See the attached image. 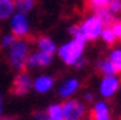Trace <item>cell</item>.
<instances>
[{"instance_id":"obj_12","label":"cell","mask_w":121,"mask_h":120,"mask_svg":"<svg viewBox=\"0 0 121 120\" xmlns=\"http://www.w3.org/2000/svg\"><path fill=\"white\" fill-rule=\"evenodd\" d=\"M95 71L99 74L101 77H104V75H114V74H117L112 62L110 61L107 56H102V58L97 59V62H95Z\"/></svg>"},{"instance_id":"obj_15","label":"cell","mask_w":121,"mask_h":120,"mask_svg":"<svg viewBox=\"0 0 121 120\" xmlns=\"http://www.w3.org/2000/svg\"><path fill=\"white\" fill-rule=\"evenodd\" d=\"M46 113L49 116V120H65L62 103H52V104H49L48 109H46Z\"/></svg>"},{"instance_id":"obj_16","label":"cell","mask_w":121,"mask_h":120,"mask_svg":"<svg viewBox=\"0 0 121 120\" xmlns=\"http://www.w3.org/2000/svg\"><path fill=\"white\" fill-rule=\"evenodd\" d=\"M94 13H95V14H98V18L104 22V25H105V26H111V25L117 20V14H115V13H112L108 7L98 9V10H95Z\"/></svg>"},{"instance_id":"obj_6","label":"cell","mask_w":121,"mask_h":120,"mask_svg":"<svg viewBox=\"0 0 121 120\" xmlns=\"http://www.w3.org/2000/svg\"><path fill=\"white\" fill-rule=\"evenodd\" d=\"M10 32L16 38H27L30 33V22L26 13L14 12L10 18Z\"/></svg>"},{"instance_id":"obj_23","label":"cell","mask_w":121,"mask_h":120,"mask_svg":"<svg viewBox=\"0 0 121 120\" xmlns=\"http://www.w3.org/2000/svg\"><path fill=\"white\" fill-rule=\"evenodd\" d=\"M111 29H112V32L115 33L117 39L121 41V20H115V22L111 25Z\"/></svg>"},{"instance_id":"obj_5","label":"cell","mask_w":121,"mask_h":120,"mask_svg":"<svg viewBox=\"0 0 121 120\" xmlns=\"http://www.w3.org/2000/svg\"><path fill=\"white\" fill-rule=\"evenodd\" d=\"M121 87V77L120 74H114V75H104L101 77L98 83V94L99 98L110 100L112 98Z\"/></svg>"},{"instance_id":"obj_17","label":"cell","mask_w":121,"mask_h":120,"mask_svg":"<svg viewBox=\"0 0 121 120\" xmlns=\"http://www.w3.org/2000/svg\"><path fill=\"white\" fill-rule=\"evenodd\" d=\"M99 39L105 43V45H108V46H114V45L117 43V36H115V33L112 32V29H111V26H105L104 29H102V32H101V35H99Z\"/></svg>"},{"instance_id":"obj_11","label":"cell","mask_w":121,"mask_h":120,"mask_svg":"<svg viewBox=\"0 0 121 120\" xmlns=\"http://www.w3.org/2000/svg\"><path fill=\"white\" fill-rule=\"evenodd\" d=\"M35 46L38 51H42L45 54H51V55L56 54V49H58V45L49 36H39L35 41Z\"/></svg>"},{"instance_id":"obj_21","label":"cell","mask_w":121,"mask_h":120,"mask_svg":"<svg viewBox=\"0 0 121 120\" xmlns=\"http://www.w3.org/2000/svg\"><path fill=\"white\" fill-rule=\"evenodd\" d=\"M82 101L85 104H92L95 101V94L92 91H84L82 93Z\"/></svg>"},{"instance_id":"obj_13","label":"cell","mask_w":121,"mask_h":120,"mask_svg":"<svg viewBox=\"0 0 121 120\" xmlns=\"http://www.w3.org/2000/svg\"><path fill=\"white\" fill-rule=\"evenodd\" d=\"M16 12L14 0H0V22L7 20Z\"/></svg>"},{"instance_id":"obj_9","label":"cell","mask_w":121,"mask_h":120,"mask_svg":"<svg viewBox=\"0 0 121 120\" xmlns=\"http://www.w3.org/2000/svg\"><path fill=\"white\" fill-rule=\"evenodd\" d=\"M53 62V55L45 54L42 51H35L29 54L26 59V69H38V68H46Z\"/></svg>"},{"instance_id":"obj_14","label":"cell","mask_w":121,"mask_h":120,"mask_svg":"<svg viewBox=\"0 0 121 120\" xmlns=\"http://www.w3.org/2000/svg\"><path fill=\"white\" fill-rule=\"evenodd\" d=\"M107 58L112 62L117 74H121V46H112L108 51Z\"/></svg>"},{"instance_id":"obj_8","label":"cell","mask_w":121,"mask_h":120,"mask_svg":"<svg viewBox=\"0 0 121 120\" xmlns=\"http://www.w3.org/2000/svg\"><path fill=\"white\" fill-rule=\"evenodd\" d=\"M81 85H82V83L78 77H68L58 85V90H56L58 97L60 100L72 98L75 94H78V91L81 90Z\"/></svg>"},{"instance_id":"obj_26","label":"cell","mask_w":121,"mask_h":120,"mask_svg":"<svg viewBox=\"0 0 121 120\" xmlns=\"http://www.w3.org/2000/svg\"><path fill=\"white\" fill-rule=\"evenodd\" d=\"M0 120H9V119H4V117H0Z\"/></svg>"},{"instance_id":"obj_1","label":"cell","mask_w":121,"mask_h":120,"mask_svg":"<svg viewBox=\"0 0 121 120\" xmlns=\"http://www.w3.org/2000/svg\"><path fill=\"white\" fill-rule=\"evenodd\" d=\"M86 43H88L86 41L71 38L69 41L64 42L62 45H59L58 49H56V55L59 58V61L66 67H73V64L79 58L84 56Z\"/></svg>"},{"instance_id":"obj_10","label":"cell","mask_w":121,"mask_h":120,"mask_svg":"<svg viewBox=\"0 0 121 120\" xmlns=\"http://www.w3.org/2000/svg\"><path fill=\"white\" fill-rule=\"evenodd\" d=\"M55 78L52 75H48V74H40V75L33 78V84L32 88L38 94H46L51 90L55 87Z\"/></svg>"},{"instance_id":"obj_27","label":"cell","mask_w":121,"mask_h":120,"mask_svg":"<svg viewBox=\"0 0 121 120\" xmlns=\"http://www.w3.org/2000/svg\"><path fill=\"white\" fill-rule=\"evenodd\" d=\"M120 3H121V0H120Z\"/></svg>"},{"instance_id":"obj_2","label":"cell","mask_w":121,"mask_h":120,"mask_svg":"<svg viewBox=\"0 0 121 120\" xmlns=\"http://www.w3.org/2000/svg\"><path fill=\"white\" fill-rule=\"evenodd\" d=\"M30 54V42L27 38H17L7 52V61L14 71L26 69V59Z\"/></svg>"},{"instance_id":"obj_22","label":"cell","mask_w":121,"mask_h":120,"mask_svg":"<svg viewBox=\"0 0 121 120\" xmlns=\"http://www.w3.org/2000/svg\"><path fill=\"white\" fill-rule=\"evenodd\" d=\"M33 120H49L46 110H36L33 111Z\"/></svg>"},{"instance_id":"obj_7","label":"cell","mask_w":121,"mask_h":120,"mask_svg":"<svg viewBox=\"0 0 121 120\" xmlns=\"http://www.w3.org/2000/svg\"><path fill=\"white\" fill-rule=\"evenodd\" d=\"M32 84H33V78L30 77V74L23 69V71H19L16 74V77L13 78V83H12V93L14 96H26L30 88H32Z\"/></svg>"},{"instance_id":"obj_3","label":"cell","mask_w":121,"mask_h":120,"mask_svg":"<svg viewBox=\"0 0 121 120\" xmlns=\"http://www.w3.org/2000/svg\"><path fill=\"white\" fill-rule=\"evenodd\" d=\"M78 28L81 33L86 38L88 42H95L99 39V35L102 32V29L105 28L104 22L98 18V14H95L94 12L85 16L79 23H78Z\"/></svg>"},{"instance_id":"obj_24","label":"cell","mask_w":121,"mask_h":120,"mask_svg":"<svg viewBox=\"0 0 121 120\" xmlns=\"http://www.w3.org/2000/svg\"><path fill=\"white\" fill-rule=\"evenodd\" d=\"M86 64H88V61H86V58L85 56H82V58H79L77 62L73 64V67L72 68H75V69H78V71H81V69H84L85 67H86Z\"/></svg>"},{"instance_id":"obj_20","label":"cell","mask_w":121,"mask_h":120,"mask_svg":"<svg viewBox=\"0 0 121 120\" xmlns=\"http://www.w3.org/2000/svg\"><path fill=\"white\" fill-rule=\"evenodd\" d=\"M16 39H17V38L14 36L12 32H10V33H4L2 38H0V48H4V49L7 48V49H9V48L12 46V43L16 41Z\"/></svg>"},{"instance_id":"obj_18","label":"cell","mask_w":121,"mask_h":120,"mask_svg":"<svg viewBox=\"0 0 121 120\" xmlns=\"http://www.w3.org/2000/svg\"><path fill=\"white\" fill-rule=\"evenodd\" d=\"M36 5V0H14V6L17 12L29 13Z\"/></svg>"},{"instance_id":"obj_25","label":"cell","mask_w":121,"mask_h":120,"mask_svg":"<svg viewBox=\"0 0 121 120\" xmlns=\"http://www.w3.org/2000/svg\"><path fill=\"white\" fill-rule=\"evenodd\" d=\"M0 116H2V97H0Z\"/></svg>"},{"instance_id":"obj_19","label":"cell","mask_w":121,"mask_h":120,"mask_svg":"<svg viewBox=\"0 0 121 120\" xmlns=\"http://www.w3.org/2000/svg\"><path fill=\"white\" fill-rule=\"evenodd\" d=\"M110 2H111V0H86V5H88V7L92 12H95L98 9L107 7L110 5Z\"/></svg>"},{"instance_id":"obj_4","label":"cell","mask_w":121,"mask_h":120,"mask_svg":"<svg viewBox=\"0 0 121 120\" xmlns=\"http://www.w3.org/2000/svg\"><path fill=\"white\" fill-rule=\"evenodd\" d=\"M64 117L65 120H85L88 114V107L82 100L78 98H68L62 103Z\"/></svg>"}]
</instances>
